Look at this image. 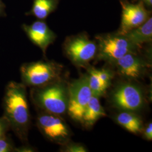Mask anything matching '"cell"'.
I'll list each match as a JSON object with an SVG mask.
<instances>
[{"label":"cell","instance_id":"cell-1","mask_svg":"<svg viewBox=\"0 0 152 152\" xmlns=\"http://www.w3.org/2000/svg\"><path fill=\"white\" fill-rule=\"evenodd\" d=\"M2 116L7 121L10 130L23 144H27L31 117L27 87L22 82H8L2 99Z\"/></svg>","mask_w":152,"mask_h":152},{"label":"cell","instance_id":"cell-2","mask_svg":"<svg viewBox=\"0 0 152 152\" xmlns=\"http://www.w3.org/2000/svg\"><path fill=\"white\" fill-rule=\"evenodd\" d=\"M30 96L33 103L40 111L59 115L67 112L68 86L61 79L31 88Z\"/></svg>","mask_w":152,"mask_h":152},{"label":"cell","instance_id":"cell-3","mask_svg":"<svg viewBox=\"0 0 152 152\" xmlns=\"http://www.w3.org/2000/svg\"><path fill=\"white\" fill-rule=\"evenodd\" d=\"M62 66L54 61L26 63L20 68L22 83L26 87H39L61 79Z\"/></svg>","mask_w":152,"mask_h":152},{"label":"cell","instance_id":"cell-4","mask_svg":"<svg viewBox=\"0 0 152 152\" xmlns=\"http://www.w3.org/2000/svg\"><path fill=\"white\" fill-rule=\"evenodd\" d=\"M95 39L98 45L96 58L112 64L128 53H138L141 49L117 32L99 34Z\"/></svg>","mask_w":152,"mask_h":152},{"label":"cell","instance_id":"cell-5","mask_svg":"<svg viewBox=\"0 0 152 152\" xmlns=\"http://www.w3.org/2000/svg\"><path fill=\"white\" fill-rule=\"evenodd\" d=\"M65 55L77 67H85L95 59L98 52L96 41L83 32L65 38L63 44Z\"/></svg>","mask_w":152,"mask_h":152},{"label":"cell","instance_id":"cell-6","mask_svg":"<svg viewBox=\"0 0 152 152\" xmlns=\"http://www.w3.org/2000/svg\"><path fill=\"white\" fill-rule=\"evenodd\" d=\"M92 96L86 75L68 85L67 113L73 120L81 123L85 109Z\"/></svg>","mask_w":152,"mask_h":152},{"label":"cell","instance_id":"cell-7","mask_svg":"<svg viewBox=\"0 0 152 152\" xmlns=\"http://www.w3.org/2000/svg\"><path fill=\"white\" fill-rule=\"evenodd\" d=\"M36 125L41 133L51 142L64 145L70 141V129L60 115L40 111Z\"/></svg>","mask_w":152,"mask_h":152},{"label":"cell","instance_id":"cell-8","mask_svg":"<svg viewBox=\"0 0 152 152\" xmlns=\"http://www.w3.org/2000/svg\"><path fill=\"white\" fill-rule=\"evenodd\" d=\"M144 101L140 87L131 83L121 84L115 88L112 95L113 105L124 111H137L142 108Z\"/></svg>","mask_w":152,"mask_h":152},{"label":"cell","instance_id":"cell-9","mask_svg":"<svg viewBox=\"0 0 152 152\" xmlns=\"http://www.w3.org/2000/svg\"><path fill=\"white\" fill-rule=\"evenodd\" d=\"M122 7L121 22L117 32L124 35L144 24L151 17V11L147 10L144 3L137 4L121 2Z\"/></svg>","mask_w":152,"mask_h":152},{"label":"cell","instance_id":"cell-10","mask_svg":"<svg viewBox=\"0 0 152 152\" xmlns=\"http://www.w3.org/2000/svg\"><path fill=\"white\" fill-rule=\"evenodd\" d=\"M22 28L33 44L42 50L44 56L48 47L54 43L57 37L45 20H38L30 25L23 24Z\"/></svg>","mask_w":152,"mask_h":152},{"label":"cell","instance_id":"cell-11","mask_svg":"<svg viewBox=\"0 0 152 152\" xmlns=\"http://www.w3.org/2000/svg\"><path fill=\"white\" fill-rule=\"evenodd\" d=\"M120 76L129 80L141 78L147 71V63L137 53H128L114 64Z\"/></svg>","mask_w":152,"mask_h":152},{"label":"cell","instance_id":"cell-12","mask_svg":"<svg viewBox=\"0 0 152 152\" xmlns=\"http://www.w3.org/2000/svg\"><path fill=\"white\" fill-rule=\"evenodd\" d=\"M129 41L141 48L144 44L151 42L152 40V18L150 17L146 22L124 34Z\"/></svg>","mask_w":152,"mask_h":152},{"label":"cell","instance_id":"cell-13","mask_svg":"<svg viewBox=\"0 0 152 152\" xmlns=\"http://www.w3.org/2000/svg\"><path fill=\"white\" fill-rule=\"evenodd\" d=\"M105 115V112L99 101V98L92 95L84 112L81 124L86 128L91 127L98 120Z\"/></svg>","mask_w":152,"mask_h":152},{"label":"cell","instance_id":"cell-14","mask_svg":"<svg viewBox=\"0 0 152 152\" xmlns=\"http://www.w3.org/2000/svg\"><path fill=\"white\" fill-rule=\"evenodd\" d=\"M60 0H33L32 8L26 13V15H32L38 20H45L56 10Z\"/></svg>","mask_w":152,"mask_h":152},{"label":"cell","instance_id":"cell-15","mask_svg":"<svg viewBox=\"0 0 152 152\" xmlns=\"http://www.w3.org/2000/svg\"><path fill=\"white\" fill-rule=\"evenodd\" d=\"M115 120L126 130L134 134L141 133L144 128L141 118L133 112L123 110L117 115Z\"/></svg>","mask_w":152,"mask_h":152},{"label":"cell","instance_id":"cell-16","mask_svg":"<svg viewBox=\"0 0 152 152\" xmlns=\"http://www.w3.org/2000/svg\"><path fill=\"white\" fill-rule=\"evenodd\" d=\"M88 83L92 91V95L100 98L103 96L108 87L106 86L98 76L97 69L92 67L88 68L86 74Z\"/></svg>","mask_w":152,"mask_h":152},{"label":"cell","instance_id":"cell-17","mask_svg":"<svg viewBox=\"0 0 152 152\" xmlns=\"http://www.w3.org/2000/svg\"><path fill=\"white\" fill-rule=\"evenodd\" d=\"M15 145L7 134L0 139V152H15Z\"/></svg>","mask_w":152,"mask_h":152},{"label":"cell","instance_id":"cell-18","mask_svg":"<svg viewBox=\"0 0 152 152\" xmlns=\"http://www.w3.org/2000/svg\"><path fill=\"white\" fill-rule=\"evenodd\" d=\"M64 148H62L61 150V152H86L88 151L87 148L83 145L79 143L69 142V141L65 144Z\"/></svg>","mask_w":152,"mask_h":152},{"label":"cell","instance_id":"cell-19","mask_svg":"<svg viewBox=\"0 0 152 152\" xmlns=\"http://www.w3.org/2000/svg\"><path fill=\"white\" fill-rule=\"evenodd\" d=\"M10 130V125L7 121L3 116L0 117V139L7 134Z\"/></svg>","mask_w":152,"mask_h":152},{"label":"cell","instance_id":"cell-20","mask_svg":"<svg viewBox=\"0 0 152 152\" xmlns=\"http://www.w3.org/2000/svg\"><path fill=\"white\" fill-rule=\"evenodd\" d=\"M143 136L145 139L148 141H152V124L149 122L145 129L143 128L142 131Z\"/></svg>","mask_w":152,"mask_h":152},{"label":"cell","instance_id":"cell-21","mask_svg":"<svg viewBox=\"0 0 152 152\" xmlns=\"http://www.w3.org/2000/svg\"><path fill=\"white\" fill-rule=\"evenodd\" d=\"M36 152V149L27 144H24L20 147H16L15 152Z\"/></svg>","mask_w":152,"mask_h":152},{"label":"cell","instance_id":"cell-22","mask_svg":"<svg viewBox=\"0 0 152 152\" xmlns=\"http://www.w3.org/2000/svg\"><path fill=\"white\" fill-rule=\"evenodd\" d=\"M5 9V4L4 3L2 0H0V18L6 16Z\"/></svg>","mask_w":152,"mask_h":152},{"label":"cell","instance_id":"cell-23","mask_svg":"<svg viewBox=\"0 0 152 152\" xmlns=\"http://www.w3.org/2000/svg\"><path fill=\"white\" fill-rule=\"evenodd\" d=\"M144 5H146L148 7H152V0H140Z\"/></svg>","mask_w":152,"mask_h":152}]
</instances>
